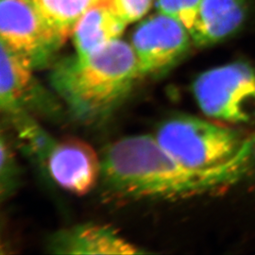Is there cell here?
Returning a JSON list of instances; mask_svg holds the SVG:
<instances>
[{
  "instance_id": "cell-1",
  "label": "cell",
  "mask_w": 255,
  "mask_h": 255,
  "mask_svg": "<svg viewBox=\"0 0 255 255\" xmlns=\"http://www.w3.org/2000/svg\"><path fill=\"white\" fill-rule=\"evenodd\" d=\"M101 158L104 190L119 201H180L213 194L240 182L231 174L182 164L150 135L121 138Z\"/></svg>"
},
{
  "instance_id": "cell-2",
  "label": "cell",
  "mask_w": 255,
  "mask_h": 255,
  "mask_svg": "<svg viewBox=\"0 0 255 255\" xmlns=\"http://www.w3.org/2000/svg\"><path fill=\"white\" fill-rule=\"evenodd\" d=\"M140 78L130 44L117 39L86 56L56 64L50 82L76 119L97 122L124 101Z\"/></svg>"
},
{
  "instance_id": "cell-3",
  "label": "cell",
  "mask_w": 255,
  "mask_h": 255,
  "mask_svg": "<svg viewBox=\"0 0 255 255\" xmlns=\"http://www.w3.org/2000/svg\"><path fill=\"white\" fill-rule=\"evenodd\" d=\"M160 146L194 169L231 174L239 181L255 168V132L181 116L157 129Z\"/></svg>"
},
{
  "instance_id": "cell-4",
  "label": "cell",
  "mask_w": 255,
  "mask_h": 255,
  "mask_svg": "<svg viewBox=\"0 0 255 255\" xmlns=\"http://www.w3.org/2000/svg\"><path fill=\"white\" fill-rule=\"evenodd\" d=\"M193 93L208 118L234 124L255 120V69L247 63L203 72L193 83Z\"/></svg>"
},
{
  "instance_id": "cell-5",
  "label": "cell",
  "mask_w": 255,
  "mask_h": 255,
  "mask_svg": "<svg viewBox=\"0 0 255 255\" xmlns=\"http://www.w3.org/2000/svg\"><path fill=\"white\" fill-rule=\"evenodd\" d=\"M130 45L140 78L164 73L178 64L193 45L188 29L177 19L156 12L139 23Z\"/></svg>"
},
{
  "instance_id": "cell-6",
  "label": "cell",
  "mask_w": 255,
  "mask_h": 255,
  "mask_svg": "<svg viewBox=\"0 0 255 255\" xmlns=\"http://www.w3.org/2000/svg\"><path fill=\"white\" fill-rule=\"evenodd\" d=\"M0 42L25 56L34 68L48 64L64 45L31 0H0Z\"/></svg>"
},
{
  "instance_id": "cell-7",
  "label": "cell",
  "mask_w": 255,
  "mask_h": 255,
  "mask_svg": "<svg viewBox=\"0 0 255 255\" xmlns=\"http://www.w3.org/2000/svg\"><path fill=\"white\" fill-rule=\"evenodd\" d=\"M45 161L52 180L76 195L87 194L101 179V157L90 145L78 139L54 141Z\"/></svg>"
},
{
  "instance_id": "cell-8",
  "label": "cell",
  "mask_w": 255,
  "mask_h": 255,
  "mask_svg": "<svg viewBox=\"0 0 255 255\" xmlns=\"http://www.w3.org/2000/svg\"><path fill=\"white\" fill-rule=\"evenodd\" d=\"M51 253L59 255H143L145 250L122 237L109 225L83 223L62 230L49 241Z\"/></svg>"
},
{
  "instance_id": "cell-9",
  "label": "cell",
  "mask_w": 255,
  "mask_h": 255,
  "mask_svg": "<svg viewBox=\"0 0 255 255\" xmlns=\"http://www.w3.org/2000/svg\"><path fill=\"white\" fill-rule=\"evenodd\" d=\"M247 14L246 0H201L190 32L193 45L205 47L232 36L243 26Z\"/></svg>"
},
{
  "instance_id": "cell-10",
  "label": "cell",
  "mask_w": 255,
  "mask_h": 255,
  "mask_svg": "<svg viewBox=\"0 0 255 255\" xmlns=\"http://www.w3.org/2000/svg\"><path fill=\"white\" fill-rule=\"evenodd\" d=\"M128 24L120 18L110 0H100L79 20L72 33L76 55L86 56L119 39Z\"/></svg>"
},
{
  "instance_id": "cell-11",
  "label": "cell",
  "mask_w": 255,
  "mask_h": 255,
  "mask_svg": "<svg viewBox=\"0 0 255 255\" xmlns=\"http://www.w3.org/2000/svg\"><path fill=\"white\" fill-rule=\"evenodd\" d=\"M0 107L12 118L23 115V107L33 87L35 69L25 56L0 42Z\"/></svg>"
},
{
  "instance_id": "cell-12",
  "label": "cell",
  "mask_w": 255,
  "mask_h": 255,
  "mask_svg": "<svg viewBox=\"0 0 255 255\" xmlns=\"http://www.w3.org/2000/svg\"><path fill=\"white\" fill-rule=\"evenodd\" d=\"M40 16L64 44L82 15L100 0H31Z\"/></svg>"
},
{
  "instance_id": "cell-13",
  "label": "cell",
  "mask_w": 255,
  "mask_h": 255,
  "mask_svg": "<svg viewBox=\"0 0 255 255\" xmlns=\"http://www.w3.org/2000/svg\"><path fill=\"white\" fill-rule=\"evenodd\" d=\"M201 0H155L154 6L158 12L180 21L191 32L195 26Z\"/></svg>"
},
{
  "instance_id": "cell-14",
  "label": "cell",
  "mask_w": 255,
  "mask_h": 255,
  "mask_svg": "<svg viewBox=\"0 0 255 255\" xmlns=\"http://www.w3.org/2000/svg\"><path fill=\"white\" fill-rule=\"evenodd\" d=\"M119 17L128 25L143 18L154 5L155 0H110Z\"/></svg>"
}]
</instances>
